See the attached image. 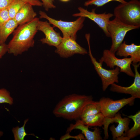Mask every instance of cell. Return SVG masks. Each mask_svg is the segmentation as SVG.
Wrapping results in <instances>:
<instances>
[{
	"mask_svg": "<svg viewBox=\"0 0 140 140\" xmlns=\"http://www.w3.org/2000/svg\"><path fill=\"white\" fill-rule=\"evenodd\" d=\"M39 20V18L35 17L28 23L19 25L7 44L8 53L17 56L34 46V38L38 31L37 26Z\"/></svg>",
	"mask_w": 140,
	"mask_h": 140,
	"instance_id": "obj_1",
	"label": "cell"
},
{
	"mask_svg": "<svg viewBox=\"0 0 140 140\" xmlns=\"http://www.w3.org/2000/svg\"><path fill=\"white\" fill-rule=\"evenodd\" d=\"M93 100L91 95L73 94L65 96L55 106L53 113L57 117L69 120L80 118L85 105Z\"/></svg>",
	"mask_w": 140,
	"mask_h": 140,
	"instance_id": "obj_2",
	"label": "cell"
},
{
	"mask_svg": "<svg viewBox=\"0 0 140 140\" xmlns=\"http://www.w3.org/2000/svg\"><path fill=\"white\" fill-rule=\"evenodd\" d=\"M113 15L126 24L140 26V1L131 0L121 3L114 8Z\"/></svg>",
	"mask_w": 140,
	"mask_h": 140,
	"instance_id": "obj_3",
	"label": "cell"
},
{
	"mask_svg": "<svg viewBox=\"0 0 140 140\" xmlns=\"http://www.w3.org/2000/svg\"><path fill=\"white\" fill-rule=\"evenodd\" d=\"M140 27L126 24L116 17L112 20H110L107 27L112 40V45L109 50L115 54L122 43L127 33L130 31L138 29Z\"/></svg>",
	"mask_w": 140,
	"mask_h": 140,
	"instance_id": "obj_4",
	"label": "cell"
},
{
	"mask_svg": "<svg viewBox=\"0 0 140 140\" xmlns=\"http://www.w3.org/2000/svg\"><path fill=\"white\" fill-rule=\"evenodd\" d=\"M40 18L47 19L50 24L59 29L62 33L63 37H68L75 40L76 39V33L83 26L85 18L79 17L75 20L72 22L56 20L49 17L44 12H39Z\"/></svg>",
	"mask_w": 140,
	"mask_h": 140,
	"instance_id": "obj_5",
	"label": "cell"
},
{
	"mask_svg": "<svg viewBox=\"0 0 140 140\" xmlns=\"http://www.w3.org/2000/svg\"><path fill=\"white\" fill-rule=\"evenodd\" d=\"M90 36L89 34L85 35L89 48L88 54L95 70L101 78L102 89L104 91L109 85L115 82H118V76L120 73V69L116 67L114 69L107 70L102 67V64L98 62L92 54L90 44Z\"/></svg>",
	"mask_w": 140,
	"mask_h": 140,
	"instance_id": "obj_6",
	"label": "cell"
},
{
	"mask_svg": "<svg viewBox=\"0 0 140 140\" xmlns=\"http://www.w3.org/2000/svg\"><path fill=\"white\" fill-rule=\"evenodd\" d=\"M130 120V118L128 117L122 118L121 114L119 113H117L112 118L105 117V122L103 124L104 139H107L108 138V127L109 124L113 122L118 123V125L116 127H115L114 125L110 127V130L111 132L113 137V139L117 140L118 138L124 136L125 134L129 129V125Z\"/></svg>",
	"mask_w": 140,
	"mask_h": 140,
	"instance_id": "obj_7",
	"label": "cell"
},
{
	"mask_svg": "<svg viewBox=\"0 0 140 140\" xmlns=\"http://www.w3.org/2000/svg\"><path fill=\"white\" fill-rule=\"evenodd\" d=\"M133 59L125 58L120 59L116 58L114 54L108 50H105L99 62L103 64L106 63L107 66L113 69L116 66L120 69V72H124L131 77H134L135 74L132 71L131 65L133 61Z\"/></svg>",
	"mask_w": 140,
	"mask_h": 140,
	"instance_id": "obj_8",
	"label": "cell"
},
{
	"mask_svg": "<svg viewBox=\"0 0 140 140\" xmlns=\"http://www.w3.org/2000/svg\"><path fill=\"white\" fill-rule=\"evenodd\" d=\"M135 99L131 96L127 98L114 100L108 97H102L99 101L101 105V112L105 117H113L125 106L127 104L133 105Z\"/></svg>",
	"mask_w": 140,
	"mask_h": 140,
	"instance_id": "obj_9",
	"label": "cell"
},
{
	"mask_svg": "<svg viewBox=\"0 0 140 140\" xmlns=\"http://www.w3.org/2000/svg\"><path fill=\"white\" fill-rule=\"evenodd\" d=\"M56 47L55 52L62 58H68L75 54L88 53L87 50L79 44L76 40L68 37H63L61 42Z\"/></svg>",
	"mask_w": 140,
	"mask_h": 140,
	"instance_id": "obj_10",
	"label": "cell"
},
{
	"mask_svg": "<svg viewBox=\"0 0 140 140\" xmlns=\"http://www.w3.org/2000/svg\"><path fill=\"white\" fill-rule=\"evenodd\" d=\"M79 11L78 13L73 15L74 17H82L87 18L95 22L101 28L108 37H110V34L108 31L107 27L110 19L114 16L113 14L111 13H97L95 11V9L89 11L84 8L80 7L78 8Z\"/></svg>",
	"mask_w": 140,
	"mask_h": 140,
	"instance_id": "obj_11",
	"label": "cell"
},
{
	"mask_svg": "<svg viewBox=\"0 0 140 140\" xmlns=\"http://www.w3.org/2000/svg\"><path fill=\"white\" fill-rule=\"evenodd\" d=\"M37 29L38 30L42 32L45 37L40 40L43 44H46L49 46L56 47L61 42L62 37L60 33L55 31L50 24L47 21H43L39 20Z\"/></svg>",
	"mask_w": 140,
	"mask_h": 140,
	"instance_id": "obj_12",
	"label": "cell"
},
{
	"mask_svg": "<svg viewBox=\"0 0 140 140\" xmlns=\"http://www.w3.org/2000/svg\"><path fill=\"white\" fill-rule=\"evenodd\" d=\"M135 72L134 82L131 86L124 87L115 83L111 84L110 91L121 93L129 94L135 98H140V74L138 70L140 63L137 64H132Z\"/></svg>",
	"mask_w": 140,
	"mask_h": 140,
	"instance_id": "obj_13",
	"label": "cell"
},
{
	"mask_svg": "<svg viewBox=\"0 0 140 140\" xmlns=\"http://www.w3.org/2000/svg\"><path fill=\"white\" fill-rule=\"evenodd\" d=\"M116 55L125 57L130 56L133 59V64H136L140 61V45L132 43L127 44L124 41L116 51Z\"/></svg>",
	"mask_w": 140,
	"mask_h": 140,
	"instance_id": "obj_14",
	"label": "cell"
},
{
	"mask_svg": "<svg viewBox=\"0 0 140 140\" xmlns=\"http://www.w3.org/2000/svg\"><path fill=\"white\" fill-rule=\"evenodd\" d=\"M89 127L85 125L80 119H78L74 124H71L67 128V133H69L73 130L77 129L81 131L85 136L86 139L87 140H101L102 138L101 132L98 128L96 127L93 131L90 130Z\"/></svg>",
	"mask_w": 140,
	"mask_h": 140,
	"instance_id": "obj_15",
	"label": "cell"
},
{
	"mask_svg": "<svg viewBox=\"0 0 140 140\" xmlns=\"http://www.w3.org/2000/svg\"><path fill=\"white\" fill-rule=\"evenodd\" d=\"M32 6L25 4L16 14L14 19L18 25L28 23L34 19L37 16Z\"/></svg>",
	"mask_w": 140,
	"mask_h": 140,
	"instance_id": "obj_16",
	"label": "cell"
},
{
	"mask_svg": "<svg viewBox=\"0 0 140 140\" xmlns=\"http://www.w3.org/2000/svg\"><path fill=\"white\" fill-rule=\"evenodd\" d=\"M134 121L133 127L129 129L125 134L124 136L119 138L118 140H129L133 138L140 134V111H139L134 115L128 116Z\"/></svg>",
	"mask_w": 140,
	"mask_h": 140,
	"instance_id": "obj_17",
	"label": "cell"
},
{
	"mask_svg": "<svg viewBox=\"0 0 140 140\" xmlns=\"http://www.w3.org/2000/svg\"><path fill=\"white\" fill-rule=\"evenodd\" d=\"M80 119L85 125L88 127H101L104 122L105 117L100 112L95 114L82 117Z\"/></svg>",
	"mask_w": 140,
	"mask_h": 140,
	"instance_id": "obj_18",
	"label": "cell"
},
{
	"mask_svg": "<svg viewBox=\"0 0 140 140\" xmlns=\"http://www.w3.org/2000/svg\"><path fill=\"white\" fill-rule=\"evenodd\" d=\"M18 26L14 18L10 19L0 29V45L5 43L9 35Z\"/></svg>",
	"mask_w": 140,
	"mask_h": 140,
	"instance_id": "obj_19",
	"label": "cell"
},
{
	"mask_svg": "<svg viewBox=\"0 0 140 140\" xmlns=\"http://www.w3.org/2000/svg\"><path fill=\"white\" fill-rule=\"evenodd\" d=\"M101 105L100 102L94 101L92 100L85 105L80 117L86 115L98 114L101 112Z\"/></svg>",
	"mask_w": 140,
	"mask_h": 140,
	"instance_id": "obj_20",
	"label": "cell"
},
{
	"mask_svg": "<svg viewBox=\"0 0 140 140\" xmlns=\"http://www.w3.org/2000/svg\"><path fill=\"white\" fill-rule=\"evenodd\" d=\"M25 4L20 0H14L7 8L10 19L14 18L17 13Z\"/></svg>",
	"mask_w": 140,
	"mask_h": 140,
	"instance_id": "obj_21",
	"label": "cell"
},
{
	"mask_svg": "<svg viewBox=\"0 0 140 140\" xmlns=\"http://www.w3.org/2000/svg\"><path fill=\"white\" fill-rule=\"evenodd\" d=\"M28 120L29 119H27L24 121V124L22 127H19L17 126L13 128L12 130L14 134L15 140H24L25 137L27 135L34 136L33 134H27L25 131V126Z\"/></svg>",
	"mask_w": 140,
	"mask_h": 140,
	"instance_id": "obj_22",
	"label": "cell"
},
{
	"mask_svg": "<svg viewBox=\"0 0 140 140\" xmlns=\"http://www.w3.org/2000/svg\"><path fill=\"white\" fill-rule=\"evenodd\" d=\"M4 103L11 105L13 103V100L10 96L9 92L3 88L0 89V104Z\"/></svg>",
	"mask_w": 140,
	"mask_h": 140,
	"instance_id": "obj_23",
	"label": "cell"
},
{
	"mask_svg": "<svg viewBox=\"0 0 140 140\" xmlns=\"http://www.w3.org/2000/svg\"><path fill=\"white\" fill-rule=\"evenodd\" d=\"M114 1L119 2L121 3L127 2L125 0H88L85 2L84 5L86 6L94 5L97 7H100L110 2Z\"/></svg>",
	"mask_w": 140,
	"mask_h": 140,
	"instance_id": "obj_24",
	"label": "cell"
},
{
	"mask_svg": "<svg viewBox=\"0 0 140 140\" xmlns=\"http://www.w3.org/2000/svg\"><path fill=\"white\" fill-rule=\"evenodd\" d=\"M10 19L7 8L0 11V29Z\"/></svg>",
	"mask_w": 140,
	"mask_h": 140,
	"instance_id": "obj_25",
	"label": "cell"
},
{
	"mask_svg": "<svg viewBox=\"0 0 140 140\" xmlns=\"http://www.w3.org/2000/svg\"><path fill=\"white\" fill-rule=\"evenodd\" d=\"M45 9L48 11L50 9L54 8L55 6L53 3V0H41Z\"/></svg>",
	"mask_w": 140,
	"mask_h": 140,
	"instance_id": "obj_26",
	"label": "cell"
},
{
	"mask_svg": "<svg viewBox=\"0 0 140 140\" xmlns=\"http://www.w3.org/2000/svg\"><path fill=\"white\" fill-rule=\"evenodd\" d=\"M26 4H29L32 6H41L43 4L39 0H20Z\"/></svg>",
	"mask_w": 140,
	"mask_h": 140,
	"instance_id": "obj_27",
	"label": "cell"
},
{
	"mask_svg": "<svg viewBox=\"0 0 140 140\" xmlns=\"http://www.w3.org/2000/svg\"><path fill=\"white\" fill-rule=\"evenodd\" d=\"M14 0H0V10L7 8Z\"/></svg>",
	"mask_w": 140,
	"mask_h": 140,
	"instance_id": "obj_28",
	"label": "cell"
},
{
	"mask_svg": "<svg viewBox=\"0 0 140 140\" xmlns=\"http://www.w3.org/2000/svg\"><path fill=\"white\" fill-rule=\"evenodd\" d=\"M8 51L7 44L5 43L0 45V59Z\"/></svg>",
	"mask_w": 140,
	"mask_h": 140,
	"instance_id": "obj_29",
	"label": "cell"
},
{
	"mask_svg": "<svg viewBox=\"0 0 140 140\" xmlns=\"http://www.w3.org/2000/svg\"><path fill=\"white\" fill-rule=\"evenodd\" d=\"M3 132L2 131H0V137L3 135Z\"/></svg>",
	"mask_w": 140,
	"mask_h": 140,
	"instance_id": "obj_30",
	"label": "cell"
},
{
	"mask_svg": "<svg viewBox=\"0 0 140 140\" xmlns=\"http://www.w3.org/2000/svg\"><path fill=\"white\" fill-rule=\"evenodd\" d=\"M60 0L63 2H68L70 1V0Z\"/></svg>",
	"mask_w": 140,
	"mask_h": 140,
	"instance_id": "obj_31",
	"label": "cell"
},
{
	"mask_svg": "<svg viewBox=\"0 0 140 140\" xmlns=\"http://www.w3.org/2000/svg\"><path fill=\"white\" fill-rule=\"evenodd\" d=\"M1 10H0V11Z\"/></svg>",
	"mask_w": 140,
	"mask_h": 140,
	"instance_id": "obj_32",
	"label": "cell"
}]
</instances>
